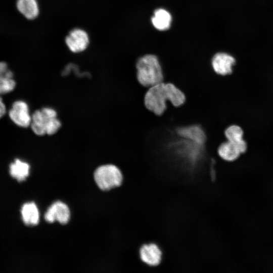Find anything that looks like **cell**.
<instances>
[{
    "mask_svg": "<svg viewBox=\"0 0 273 273\" xmlns=\"http://www.w3.org/2000/svg\"><path fill=\"white\" fill-rule=\"evenodd\" d=\"M136 78L139 83L146 88L164 81V75L157 57L148 54L136 61Z\"/></svg>",
    "mask_w": 273,
    "mask_h": 273,
    "instance_id": "6da1fadb",
    "label": "cell"
},
{
    "mask_svg": "<svg viewBox=\"0 0 273 273\" xmlns=\"http://www.w3.org/2000/svg\"><path fill=\"white\" fill-rule=\"evenodd\" d=\"M30 127L37 135H52L58 131L61 126L57 118L56 111L51 108H43L35 111L31 115Z\"/></svg>",
    "mask_w": 273,
    "mask_h": 273,
    "instance_id": "7a4b0ae2",
    "label": "cell"
},
{
    "mask_svg": "<svg viewBox=\"0 0 273 273\" xmlns=\"http://www.w3.org/2000/svg\"><path fill=\"white\" fill-rule=\"evenodd\" d=\"M169 96L166 82H162L147 90L144 99L145 107L157 116L162 115L167 108Z\"/></svg>",
    "mask_w": 273,
    "mask_h": 273,
    "instance_id": "3957f363",
    "label": "cell"
},
{
    "mask_svg": "<svg viewBox=\"0 0 273 273\" xmlns=\"http://www.w3.org/2000/svg\"><path fill=\"white\" fill-rule=\"evenodd\" d=\"M94 178L98 187L103 191L119 186L123 180L120 169L112 164L99 166L94 172Z\"/></svg>",
    "mask_w": 273,
    "mask_h": 273,
    "instance_id": "277c9868",
    "label": "cell"
},
{
    "mask_svg": "<svg viewBox=\"0 0 273 273\" xmlns=\"http://www.w3.org/2000/svg\"><path fill=\"white\" fill-rule=\"evenodd\" d=\"M65 41L71 52L79 53L87 48L89 43V37L86 31L80 28H75L70 31Z\"/></svg>",
    "mask_w": 273,
    "mask_h": 273,
    "instance_id": "5b68a950",
    "label": "cell"
},
{
    "mask_svg": "<svg viewBox=\"0 0 273 273\" xmlns=\"http://www.w3.org/2000/svg\"><path fill=\"white\" fill-rule=\"evenodd\" d=\"M174 133L178 136L200 145H205L206 133L203 127L199 124H191L176 126Z\"/></svg>",
    "mask_w": 273,
    "mask_h": 273,
    "instance_id": "8992f818",
    "label": "cell"
},
{
    "mask_svg": "<svg viewBox=\"0 0 273 273\" xmlns=\"http://www.w3.org/2000/svg\"><path fill=\"white\" fill-rule=\"evenodd\" d=\"M9 116L11 120L20 127H27L30 125L31 115L27 104L23 101L19 100L13 103Z\"/></svg>",
    "mask_w": 273,
    "mask_h": 273,
    "instance_id": "52a82bcc",
    "label": "cell"
},
{
    "mask_svg": "<svg viewBox=\"0 0 273 273\" xmlns=\"http://www.w3.org/2000/svg\"><path fill=\"white\" fill-rule=\"evenodd\" d=\"M236 63L235 59L225 53H218L212 58L211 65L214 72L219 75L226 76L233 72V67Z\"/></svg>",
    "mask_w": 273,
    "mask_h": 273,
    "instance_id": "ba28073f",
    "label": "cell"
},
{
    "mask_svg": "<svg viewBox=\"0 0 273 273\" xmlns=\"http://www.w3.org/2000/svg\"><path fill=\"white\" fill-rule=\"evenodd\" d=\"M70 216V210L67 205L62 202L57 201L48 208L44 218L50 223L58 221L61 224H66L68 222Z\"/></svg>",
    "mask_w": 273,
    "mask_h": 273,
    "instance_id": "9c48e42d",
    "label": "cell"
},
{
    "mask_svg": "<svg viewBox=\"0 0 273 273\" xmlns=\"http://www.w3.org/2000/svg\"><path fill=\"white\" fill-rule=\"evenodd\" d=\"M140 257L145 264L150 266H156L161 262L162 252L155 244H145L140 250Z\"/></svg>",
    "mask_w": 273,
    "mask_h": 273,
    "instance_id": "30bf717a",
    "label": "cell"
},
{
    "mask_svg": "<svg viewBox=\"0 0 273 273\" xmlns=\"http://www.w3.org/2000/svg\"><path fill=\"white\" fill-rule=\"evenodd\" d=\"M218 156L226 162H233L243 154L237 143L225 140L222 142L217 149Z\"/></svg>",
    "mask_w": 273,
    "mask_h": 273,
    "instance_id": "8fae6325",
    "label": "cell"
},
{
    "mask_svg": "<svg viewBox=\"0 0 273 273\" xmlns=\"http://www.w3.org/2000/svg\"><path fill=\"white\" fill-rule=\"evenodd\" d=\"M15 86L13 72L8 68L6 63L0 62V95L12 92Z\"/></svg>",
    "mask_w": 273,
    "mask_h": 273,
    "instance_id": "7c38bea8",
    "label": "cell"
},
{
    "mask_svg": "<svg viewBox=\"0 0 273 273\" xmlns=\"http://www.w3.org/2000/svg\"><path fill=\"white\" fill-rule=\"evenodd\" d=\"M16 7L19 12L29 20L36 18L39 13L37 0H17Z\"/></svg>",
    "mask_w": 273,
    "mask_h": 273,
    "instance_id": "4fadbf2b",
    "label": "cell"
},
{
    "mask_svg": "<svg viewBox=\"0 0 273 273\" xmlns=\"http://www.w3.org/2000/svg\"><path fill=\"white\" fill-rule=\"evenodd\" d=\"M154 27L158 30H167L170 26L172 17L166 10L158 9L155 11L151 19Z\"/></svg>",
    "mask_w": 273,
    "mask_h": 273,
    "instance_id": "5bb4252c",
    "label": "cell"
},
{
    "mask_svg": "<svg viewBox=\"0 0 273 273\" xmlns=\"http://www.w3.org/2000/svg\"><path fill=\"white\" fill-rule=\"evenodd\" d=\"M21 214L23 222L28 225H36L39 222V211L34 202L24 204L21 208Z\"/></svg>",
    "mask_w": 273,
    "mask_h": 273,
    "instance_id": "9a60e30c",
    "label": "cell"
},
{
    "mask_svg": "<svg viewBox=\"0 0 273 273\" xmlns=\"http://www.w3.org/2000/svg\"><path fill=\"white\" fill-rule=\"evenodd\" d=\"M30 166L26 162L19 159H16L10 165V173L11 175L18 181H22L26 179L29 175Z\"/></svg>",
    "mask_w": 273,
    "mask_h": 273,
    "instance_id": "2e32d148",
    "label": "cell"
},
{
    "mask_svg": "<svg viewBox=\"0 0 273 273\" xmlns=\"http://www.w3.org/2000/svg\"><path fill=\"white\" fill-rule=\"evenodd\" d=\"M244 132L239 125L232 124L227 126L224 130V135L226 140L236 143L244 139Z\"/></svg>",
    "mask_w": 273,
    "mask_h": 273,
    "instance_id": "e0dca14e",
    "label": "cell"
},
{
    "mask_svg": "<svg viewBox=\"0 0 273 273\" xmlns=\"http://www.w3.org/2000/svg\"><path fill=\"white\" fill-rule=\"evenodd\" d=\"M6 112V106L3 101L2 98L0 96V118L5 114Z\"/></svg>",
    "mask_w": 273,
    "mask_h": 273,
    "instance_id": "ac0fdd59",
    "label": "cell"
}]
</instances>
